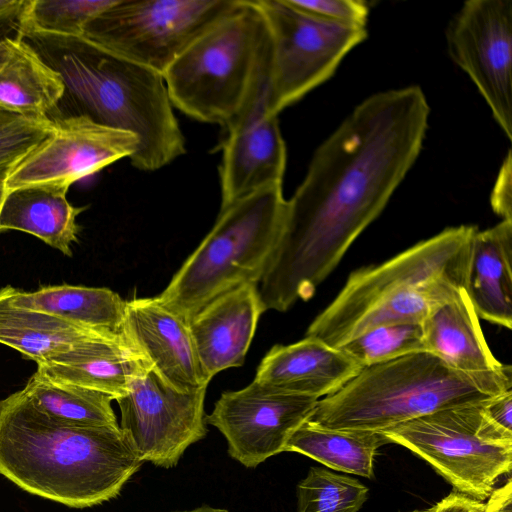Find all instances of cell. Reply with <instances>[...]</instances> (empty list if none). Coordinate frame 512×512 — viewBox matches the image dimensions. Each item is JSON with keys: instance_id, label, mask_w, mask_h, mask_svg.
<instances>
[{"instance_id": "f546056e", "label": "cell", "mask_w": 512, "mask_h": 512, "mask_svg": "<svg viewBox=\"0 0 512 512\" xmlns=\"http://www.w3.org/2000/svg\"><path fill=\"white\" fill-rule=\"evenodd\" d=\"M114 0H27L21 27L60 36H82L85 26Z\"/></svg>"}, {"instance_id": "836d02e7", "label": "cell", "mask_w": 512, "mask_h": 512, "mask_svg": "<svg viewBox=\"0 0 512 512\" xmlns=\"http://www.w3.org/2000/svg\"><path fill=\"white\" fill-rule=\"evenodd\" d=\"M484 411L495 425L512 433V389L485 401Z\"/></svg>"}, {"instance_id": "f35d334b", "label": "cell", "mask_w": 512, "mask_h": 512, "mask_svg": "<svg viewBox=\"0 0 512 512\" xmlns=\"http://www.w3.org/2000/svg\"><path fill=\"white\" fill-rule=\"evenodd\" d=\"M174 512H230L223 508L212 507L208 505L199 506L189 510L174 511Z\"/></svg>"}, {"instance_id": "ffe728a7", "label": "cell", "mask_w": 512, "mask_h": 512, "mask_svg": "<svg viewBox=\"0 0 512 512\" xmlns=\"http://www.w3.org/2000/svg\"><path fill=\"white\" fill-rule=\"evenodd\" d=\"M466 290L479 318L512 328V221L476 231Z\"/></svg>"}, {"instance_id": "74e56055", "label": "cell", "mask_w": 512, "mask_h": 512, "mask_svg": "<svg viewBox=\"0 0 512 512\" xmlns=\"http://www.w3.org/2000/svg\"><path fill=\"white\" fill-rule=\"evenodd\" d=\"M26 0H0V17L20 10Z\"/></svg>"}, {"instance_id": "8d00e7d4", "label": "cell", "mask_w": 512, "mask_h": 512, "mask_svg": "<svg viewBox=\"0 0 512 512\" xmlns=\"http://www.w3.org/2000/svg\"><path fill=\"white\" fill-rule=\"evenodd\" d=\"M488 501L484 504L482 512H512V481L510 476L506 483L494 489Z\"/></svg>"}, {"instance_id": "7402d4cb", "label": "cell", "mask_w": 512, "mask_h": 512, "mask_svg": "<svg viewBox=\"0 0 512 512\" xmlns=\"http://www.w3.org/2000/svg\"><path fill=\"white\" fill-rule=\"evenodd\" d=\"M69 187L32 185L7 191L0 209V231L32 234L67 256L76 242V217L83 211L67 200Z\"/></svg>"}, {"instance_id": "4316f807", "label": "cell", "mask_w": 512, "mask_h": 512, "mask_svg": "<svg viewBox=\"0 0 512 512\" xmlns=\"http://www.w3.org/2000/svg\"><path fill=\"white\" fill-rule=\"evenodd\" d=\"M42 414L77 426H118L111 396L51 380L37 371L21 390Z\"/></svg>"}, {"instance_id": "d590c367", "label": "cell", "mask_w": 512, "mask_h": 512, "mask_svg": "<svg viewBox=\"0 0 512 512\" xmlns=\"http://www.w3.org/2000/svg\"><path fill=\"white\" fill-rule=\"evenodd\" d=\"M483 506L482 501L454 491L438 502L433 512H482Z\"/></svg>"}, {"instance_id": "d6a6232c", "label": "cell", "mask_w": 512, "mask_h": 512, "mask_svg": "<svg viewBox=\"0 0 512 512\" xmlns=\"http://www.w3.org/2000/svg\"><path fill=\"white\" fill-rule=\"evenodd\" d=\"M512 158L509 151L502 163L491 193V206L502 220L512 221L511 172Z\"/></svg>"}, {"instance_id": "9c48e42d", "label": "cell", "mask_w": 512, "mask_h": 512, "mask_svg": "<svg viewBox=\"0 0 512 512\" xmlns=\"http://www.w3.org/2000/svg\"><path fill=\"white\" fill-rule=\"evenodd\" d=\"M240 0H114L82 37L161 75Z\"/></svg>"}, {"instance_id": "9a60e30c", "label": "cell", "mask_w": 512, "mask_h": 512, "mask_svg": "<svg viewBox=\"0 0 512 512\" xmlns=\"http://www.w3.org/2000/svg\"><path fill=\"white\" fill-rule=\"evenodd\" d=\"M269 76L226 127L220 166L221 208L261 189L282 185L286 146L278 116L268 110Z\"/></svg>"}, {"instance_id": "60d3db41", "label": "cell", "mask_w": 512, "mask_h": 512, "mask_svg": "<svg viewBox=\"0 0 512 512\" xmlns=\"http://www.w3.org/2000/svg\"><path fill=\"white\" fill-rule=\"evenodd\" d=\"M433 510H434V506L430 507L428 509H424V510H413V511H409V512H433Z\"/></svg>"}, {"instance_id": "603a6c76", "label": "cell", "mask_w": 512, "mask_h": 512, "mask_svg": "<svg viewBox=\"0 0 512 512\" xmlns=\"http://www.w3.org/2000/svg\"><path fill=\"white\" fill-rule=\"evenodd\" d=\"M17 307L47 313L105 335H121L126 301L108 288L68 284L42 286L25 292L6 286Z\"/></svg>"}, {"instance_id": "ac0fdd59", "label": "cell", "mask_w": 512, "mask_h": 512, "mask_svg": "<svg viewBox=\"0 0 512 512\" xmlns=\"http://www.w3.org/2000/svg\"><path fill=\"white\" fill-rule=\"evenodd\" d=\"M362 369L341 348L305 337L290 345L273 346L259 364L254 380L320 399L340 390Z\"/></svg>"}, {"instance_id": "4dcf8cb0", "label": "cell", "mask_w": 512, "mask_h": 512, "mask_svg": "<svg viewBox=\"0 0 512 512\" xmlns=\"http://www.w3.org/2000/svg\"><path fill=\"white\" fill-rule=\"evenodd\" d=\"M54 129L49 119H31L0 108V175L9 176Z\"/></svg>"}, {"instance_id": "6da1fadb", "label": "cell", "mask_w": 512, "mask_h": 512, "mask_svg": "<svg viewBox=\"0 0 512 512\" xmlns=\"http://www.w3.org/2000/svg\"><path fill=\"white\" fill-rule=\"evenodd\" d=\"M429 113L419 86L381 91L358 104L316 149L286 200L282 231L259 282L265 311L284 312L314 295L415 163Z\"/></svg>"}, {"instance_id": "5b68a950", "label": "cell", "mask_w": 512, "mask_h": 512, "mask_svg": "<svg viewBox=\"0 0 512 512\" xmlns=\"http://www.w3.org/2000/svg\"><path fill=\"white\" fill-rule=\"evenodd\" d=\"M512 389V368L464 373L430 352L363 368L319 399L309 420L329 429L382 432L438 410L485 402Z\"/></svg>"}, {"instance_id": "8992f818", "label": "cell", "mask_w": 512, "mask_h": 512, "mask_svg": "<svg viewBox=\"0 0 512 512\" xmlns=\"http://www.w3.org/2000/svg\"><path fill=\"white\" fill-rule=\"evenodd\" d=\"M270 39L255 0L238 6L197 38L165 71L173 107L227 127L269 76Z\"/></svg>"}, {"instance_id": "7a4b0ae2", "label": "cell", "mask_w": 512, "mask_h": 512, "mask_svg": "<svg viewBox=\"0 0 512 512\" xmlns=\"http://www.w3.org/2000/svg\"><path fill=\"white\" fill-rule=\"evenodd\" d=\"M19 37L61 77L63 94L48 119H85L133 133L130 158L140 170H157L185 153L163 75L121 58L82 36L21 27Z\"/></svg>"}, {"instance_id": "cb8c5ba5", "label": "cell", "mask_w": 512, "mask_h": 512, "mask_svg": "<svg viewBox=\"0 0 512 512\" xmlns=\"http://www.w3.org/2000/svg\"><path fill=\"white\" fill-rule=\"evenodd\" d=\"M116 336L119 335L101 334L47 313L14 306L6 287L0 289V344L37 364L86 341Z\"/></svg>"}, {"instance_id": "ab89813d", "label": "cell", "mask_w": 512, "mask_h": 512, "mask_svg": "<svg viewBox=\"0 0 512 512\" xmlns=\"http://www.w3.org/2000/svg\"><path fill=\"white\" fill-rule=\"evenodd\" d=\"M7 177H8L7 175H0V209H1V206L3 203V200L5 198V195L7 193V188H6Z\"/></svg>"}, {"instance_id": "277c9868", "label": "cell", "mask_w": 512, "mask_h": 512, "mask_svg": "<svg viewBox=\"0 0 512 512\" xmlns=\"http://www.w3.org/2000/svg\"><path fill=\"white\" fill-rule=\"evenodd\" d=\"M476 226L446 228L391 259L353 271L305 337L339 348L376 327L422 323L467 289Z\"/></svg>"}, {"instance_id": "f1b7e54d", "label": "cell", "mask_w": 512, "mask_h": 512, "mask_svg": "<svg viewBox=\"0 0 512 512\" xmlns=\"http://www.w3.org/2000/svg\"><path fill=\"white\" fill-rule=\"evenodd\" d=\"M339 348L362 368L426 351L422 323L376 327Z\"/></svg>"}, {"instance_id": "ba28073f", "label": "cell", "mask_w": 512, "mask_h": 512, "mask_svg": "<svg viewBox=\"0 0 512 512\" xmlns=\"http://www.w3.org/2000/svg\"><path fill=\"white\" fill-rule=\"evenodd\" d=\"M382 433L424 459L456 492L478 501L511 472L512 433L487 417L484 402L438 410Z\"/></svg>"}, {"instance_id": "d4e9b609", "label": "cell", "mask_w": 512, "mask_h": 512, "mask_svg": "<svg viewBox=\"0 0 512 512\" xmlns=\"http://www.w3.org/2000/svg\"><path fill=\"white\" fill-rule=\"evenodd\" d=\"M60 75L20 37L0 64V108L36 120L48 119L63 94Z\"/></svg>"}, {"instance_id": "52a82bcc", "label": "cell", "mask_w": 512, "mask_h": 512, "mask_svg": "<svg viewBox=\"0 0 512 512\" xmlns=\"http://www.w3.org/2000/svg\"><path fill=\"white\" fill-rule=\"evenodd\" d=\"M286 211L282 185L220 209L211 231L157 296L187 323L220 295L259 284L278 243Z\"/></svg>"}, {"instance_id": "44dd1931", "label": "cell", "mask_w": 512, "mask_h": 512, "mask_svg": "<svg viewBox=\"0 0 512 512\" xmlns=\"http://www.w3.org/2000/svg\"><path fill=\"white\" fill-rule=\"evenodd\" d=\"M422 327L426 352L455 370L487 373L504 366L486 342L466 289L430 313Z\"/></svg>"}, {"instance_id": "e575fe53", "label": "cell", "mask_w": 512, "mask_h": 512, "mask_svg": "<svg viewBox=\"0 0 512 512\" xmlns=\"http://www.w3.org/2000/svg\"><path fill=\"white\" fill-rule=\"evenodd\" d=\"M26 2L20 10L0 17V64L8 56L13 41L19 37Z\"/></svg>"}, {"instance_id": "7c38bea8", "label": "cell", "mask_w": 512, "mask_h": 512, "mask_svg": "<svg viewBox=\"0 0 512 512\" xmlns=\"http://www.w3.org/2000/svg\"><path fill=\"white\" fill-rule=\"evenodd\" d=\"M446 40L450 57L470 77L511 140L512 2H465L450 21Z\"/></svg>"}, {"instance_id": "3957f363", "label": "cell", "mask_w": 512, "mask_h": 512, "mask_svg": "<svg viewBox=\"0 0 512 512\" xmlns=\"http://www.w3.org/2000/svg\"><path fill=\"white\" fill-rule=\"evenodd\" d=\"M144 462L120 426H77L36 410L20 391L0 401V474L69 507L115 498Z\"/></svg>"}, {"instance_id": "5bb4252c", "label": "cell", "mask_w": 512, "mask_h": 512, "mask_svg": "<svg viewBox=\"0 0 512 512\" xmlns=\"http://www.w3.org/2000/svg\"><path fill=\"white\" fill-rule=\"evenodd\" d=\"M54 131L7 177V191L32 185L74 182L135 154L139 141L128 131L85 119L53 123Z\"/></svg>"}, {"instance_id": "2e32d148", "label": "cell", "mask_w": 512, "mask_h": 512, "mask_svg": "<svg viewBox=\"0 0 512 512\" xmlns=\"http://www.w3.org/2000/svg\"><path fill=\"white\" fill-rule=\"evenodd\" d=\"M123 334L149 367L174 387H207L188 323L158 297L126 301Z\"/></svg>"}, {"instance_id": "8fae6325", "label": "cell", "mask_w": 512, "mask_h": 512, "mask_svg": "<svg viewBox=\"0 0 512 512\" xmlns=\"http://www.w3.org/2000/svg\"><path fill=\"white\" fill-rule=\"evenodd\" d=\"M206 389L180 390L148 368L116 400L119 426L143 462L174 467L189 446L206 436Z\"/></svg>"}, {"instance_id": "4fadbf2b", "label": "cell", "mask_w": 512, "mask_h": 512, "mask_svg": "<svg viewBox=\"0 0 512 512\" xmlns=\"http://www.w3.org/2000/svg\"><path fill=\"white\" fill-rule=\"evenodd\" d=\"M318 400L253 380L241 390L223 392L205 420L223 434L233 459L255 468L284 451L293 432L310 419Z\"/></svg>"}, {"instance_id": "d6986e66", "label": "cell", "mask_w": 512, "mask_h": 512, "mask_svg": "<svg viewBox=\"0 0 512 512\" xmlns=\"http://www.w3.org/2000/svg\"><path fill=\"white\" fill-rule=\"evenodd\" d=\"M38 365L37 372L65 384L111 396H125L149 365L124 334L81 343Z\"/></svg>"}, {"instance_id": "484cf974", "label": "cell", "mask_w": 512, "mask_h": 512, "mask_svg": "<svg viewBox=\"0 0 512 512\" xmlns=\"http://www.w3.org/2000/svg\"><path fill=\"white\" fill-rule=\"evenodd\" d=\"M389 443L382 432L329 429L308 419L293 432L284 451L303 454L337 471L373 479L377 450Z\"/></svg>"}, {"instance_id": "1f68e13d", "label": "cell", "mask_w": 512, "mask_h": 512, "mask_svg": "<svg viewBox=\"0 0 512 512\" xmlns=\"http://www.w3.org/2000/svg\"><path fill=\"white\" fill-rule=\"evenodd\" d=\"M318 20L345 27L366 28L369 7L360 0H286Z\"/></svg>"}, {"instance_id": "30bf717a", "label": "cell", "mask_w": 512, "mask_h": 512, "mask_svg": "<svg viewBox=\"0 0 512 512\" xmlns=\"http://www.w3.org/2000/svg\"><path fill=\"white\" fill-rule=\"evenodd\" d=\"M269 32L268 110L278 114L328 80L367 37L366 28L311 17L286 0H255Z\"/></svg>"}, {"instance_id": "e0dca14e", "label": "cell", "mask_w": 512, "mask_h": 512, "mask_svg": "<svg viewBox=\"0 0 512 512\" xmlns=\"http://www.w3.org/2000/svg\"><path fill=\"white\" fill-rule=\"evenodd\" d=\"M264 307L258 284H245L220 295L189 321L204 377L244 363Z\"/></svg>"}, {"instance_id": "83f0119b", "label": "cell", "mask_w": 512, "mask_h": 512, "mask_svg": "<svg viewBox=\"0 0 512 512\" xmlns=\"http://www.w3.org/2000/svg\"><path fill=\"white\" fill-rule=\"evenodd\" d=\"M368 493L354 478L311 467L297 486V512H358Z\"/></svg>"}]
</instances>
